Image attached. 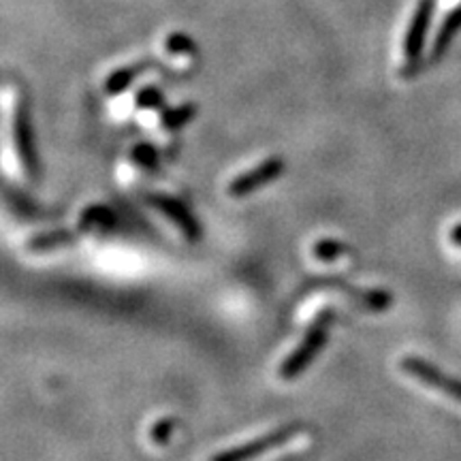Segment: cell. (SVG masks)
Wrapping results in <instances>:
<instances>
[{"label": "cell", "mask_w": 461, "mask_h": 461, "mask_svg": "<svg viewBox=\"0 0 461 461\" xmlns=\"http://www.w3.org/2000/svg\"><path fill=\"white\" fill-rule=\"evenodd\" d=\"M451 240L455 241V244H459V246H461V224H459V227H455V229H453Z\"/></svg>", "instance_id": "obj_17"}, {"label": "cell", "mask_w": 461, "mask_h": 461, "mask_svg": "<svg viewBox=\"0 0 461 461\" xmlns=\"http://www.w3.org/2000/svg\"><path fill=\"white\" fill-rule=\"evenodd\" d=\"M282 171H285V160L282 158L274 157V158L263 160L261 165L252 167L250 171L241 173V176L235 177V180L229 184V194L235 199L248 197V194L257 193L258 188H263L265 184L278 180Z\"/></svg>", "instance_id": "obj_4"}, {"label": "cell", "mask_w": 461, "mask_h": 461, "mask_svg": "<svg viewBox=\"0 0 461 461\" xmlns=\"http://www.w3.org/2000/svg\"><path fill=\"white\" fill-rule=\"evenodd\" d=\"M302 429H303V423L282 425L280 429H274L261 438H255V440L246 442V445L216 453L210 461H252L261 457V455H265L267 451H272V448L286 445V442L293 440V438H295Z\"/></svg>", "instance_id": "obj_2"}, {"label": "cell", "mask_w": 461, "mask_h": 461, "mask_svg": "<svg viewBox=\"0 0 461 461\" xmlns=\"http://www.w3.org/2000/svg\"><path fill=\"white\" fill-rule=\"evenodd\" d=\"M14 140L17 154H20V163L24 167L26 173L31 177L39 176V160H37V148H34L31 122H28V115L24 107H15L14 115Z\"/></svg>", "instance_id": "obj_6"}, {"label": "cell", "mask_w": 461, "mask_h": 461, "mask_svg": "<svg viewBox=\"0 0 461 461\" xmlns=\"http://www.w3.org/2000/svg\"><path fill=\"white\" fill-rule=\"evenodd\" d=\"M146 65H132V67H122L115 68V71L105 79V90L109 95H120L132 84V79L141 73V68Z\"/></svg>", "instance_id": "obj_9"}, {"label": "cell", "mask_w": 461, "mask_h": 461, "mask_svg": "<svg viewBox=\"0 0 461 461\" xmlns=\"http://www.w3.org/2000/svg\"><path fill=\"white\" fill-rule=\"evenodd\" d=\"M348 250L342 241H336V240H321L319 244L314 246V257L319 258V261H325V263H331V261H338L339 257L344 255V252Z\"/></svg>", "instance_id": "obj_13"}, {"label": "cell", "mask_w": 461, "mask_h": 461, "mask_svg": "<svg viewBox=\"0 0 461 461\" xmlns=\"http://www.w3.org/2000/svg\"><path fill=\"white\" fill-rule=\"evenodd\" d=\"M165 50L169 56L182 58L184 62H188L190 58H194V43L190 41V37H186L184 32H171L165 41Z\"/></svg>", "instance_id": "obj_10"}, {"label": "cell", "mask_w": 461, "mask_h": 461, "mask_svg": "<svg viewBox=\"0 0 461 461\" xmlns=\"http://www.w3.org/2000/svg\"><path fill=\"white\" fill-rule=\"evenodd\" d=\"M428 22H429V0H420V5L412 15L411 26H408L406 31V37H403L402 54L406 58V62L414 60L420 51V43H423V34H425V28H428Z\"/></svg>", "instance_id": "obj_7"}, {"label": "cell", "mask_w": 461, "mask_h": 461, "mask_svg": "<svg viewBox=\"0 0 461 461\" xmlns=\"http://www.w3.org/2000/svg\"><path fill=\"white\" fill-rule=\"evenodd\" d=\"M113 224V214L109 207H103V205H95V207H88V210L82 214V227L84 229H109Z\"/></svg>", "instance_id": "obj_12"}, {"label": "cell", "mask_w": 461, "mask_h": 461, "mask_svg": "<svg viewBox=\"0 0 461 461\" xmlns=\"http://www.w3.org/2000/svg\"><path fill=\"white\" fill-rule=\"evenodd\" d=\"M194 112H197V107L190 105V103H186V105H180V107H171L163 113L160 122H163V129H167V131H177L193 120Z\"/></svg>", "instance_id": "obj_11"}, {"label": "cell", "mask_w": 461, "mask_h": 461, "mask_svg": "<svg viewBox=\"0 0 461 461\" xmlns=\"http://www.w3.org/2000/svg\"><path fill=\"white\" fill-rule=\"evenodd\" d=\"M333 310L325 308L322 312H319V316L312 321V325L308 327V331L303 333L302 342L291 355L282 361L280 366V378L282 380H295L302 376V374L312 366L316 355L325 348L327 339H330V331L333 325Z\"/></svg>", "instance_id": "obj_1"}, {"label": "cell", "mask_w": 461, "mask_h": 461, "mask_svg": "<svg viewBox=\"0 0 461 461\" xmlns=\"http://www.w3.org/2000/svg\"><path fill=\"white\" fill-rule=\"evenodd\" d=\"M176 419H160L152 428V431H149V436H152V440L157 442V445H167V442L171 440L173 431H176Z\"/></svg>", "instance_id": "obj_15"}, {"label": "cell", "mask_w": 461, "mask_h": 461, "mask_svg": "<svg viewBox=\"0 0 461 461\" xmlns=\"http://www.w3.org/2000/svg\"><path fill=\"white\" fill-rule=\"evenodd\" d=\"M75 244V233L67 229H58V230H48V233H39L31 238L28 241V250L34 252H48V250H56V248Z\"/></svg>", "instance_id": "obj_8"}, {"label": "cell", "mask_w": 461, "mask_h": 461, "mask_svg": "<svg viewBox=\"0 0 461 461\" xmlns=\"http://www.w3.org/2000/svg\"><path fill=\"white\" fill-rule=\"evenodd\" d=\"M132 160L146 171H157L158 169V152L148 143H140L137 148H132Z\"/></svg>", "instance_id": "obj_14"}, {"label": "cell", "mask_w": 461, "mask_h": 461, "mask_svg": "<svg viewBox=\"0 0 461 461\" xmlns=\"http://www.w3.org/2000/svg\"><path fill=\"white\" fill-rule=\"evenodd\" d=\"M148 201L157 207L160 214L169 218V221L176 224V227L180 229L188 240L197 241L201 238L203 230H201L197 218L193 216V212H190L182 201L173 199L169 194H152V197H148Z\"/></svg>", "instance_id": "obj_5"}, {"label": "cell", "mask_w": 461, "mask_h": 461, "mask_svg": "<svg viewBox=\"0 0 461 461\" xmlns=\"http://www.w3.org/2000/svg\"><path fill=\"white\" fill-rule=\"evenodd\" d=\"M400 367L406 374H411L412 378H417L420 383L428 384V387H434L438 391H442L445 395L453 397V400L461 402V380L447 376L445 372H440L436 366H431V363L420 359V357L417 355L402 357Z\"/></svg>", "instance_id": "obj_3"}, {"label": "cell", "mask_w": 461, "mask_h": 461, "mask_svg": "<svg viewBox=\"0 0 461 461\" xmlns=\"http://www.w3.org/2000/svg\"><path fill=\"white\" fill-rule=\"evenodd\" d=\"M160 103H163V95H160L157 88H143L140 95H137V105L143 109L160 107Z\"/></svg>", "instance_id": "obj_16"}]
</instances>
